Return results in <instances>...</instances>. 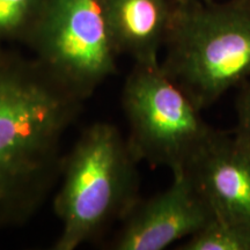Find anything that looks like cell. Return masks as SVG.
Masks as SVG:
<instances>
[{
	"instance_id": "1",
	"label": "cell",
	"mask_w": 250,
	"mask_h": 250,
	"mask_svg": "<svg viewBox=\"0 0 250 250\" xmlns=\"http://www.w3.org/2000/svg\"><path fill=\"white\" fill-rule=\"evenodd\" d=\"M83 102L35 57L0 48V232L29 223L57 187Z\"/></svg>"
},
{
	"instance_id": "2",
	"label": "cell",
	"mask_w": 250,
	"mask_h": 250,
	"mask_svg": "<svg viewBox=\"0 0 250 250\" xmlns=\"http://www.w3.org/2000/svg\"><path fill=\"white\" fill-rule=\"evenodd\" d=\"M139 161L114 124L88 125L66 153L54 211L62 230L55 250H76L122 221L139 201Z\"/></svg>"
},
{
	"instance_id": "3",
	"label": "cell",
	"mask_w": 250,
	"mask_h": 250,
	"mask_svg": "<svg viewBox=\"0 0 250 250\" xmlns=\"http://www.w3.org/2000/svg\"><path fill=\"white\" fill-rule=\"evenodd\" d=\"M160 65L199 109L250 79V0L176 5Z\"/></svg>"
},
{
	"instance_id": "4",
	"label": "cell",
	"mask_w": 250,
	"mask_h": 250,
	"mask_svg": "<svg viewBox=\"0 0 250 250\" xmlns=\"http://www.w3.org/2000/svg\"><path fill=\"white\" fill-rule=\"evenodd\" d=\"M121 101L129 126L127 144L139 164L182 171L215 132L160 61L134 62Z\"/></svg>"
},
{
	"instance_id": "5",
	"label": "cell",
	"mask_w": 250,
	"mask_h": 250,
	"mask_svg": "<svg viewBox=\"0 0 250 250\" xmlns=\"http://www.w3.org/2000/svg\"><path fill=\"white\" fill-rule=\"evenodd\" d=\"M24 43L83 101L116 73L118 54L98 0H44Z\"/></svg>"
},
{
	"instance_id": "6",
	"label": "cell",
	"mask_w": 250,
	"mask_h": 250,
	"mask_svg": "<svg viewBox=\"0 0 250 250\" xmlns=\"http://www.w3.org/2000/svg\"><path fill=\"white\" fill-rule=\"evenodd\" d=\"M171 184L140 198L121 221L110 243L115 250H162L188 239L214 218L210 205L186 171H175Z\"/></svg>"
},
{
	"instance_id": "7",
	"label": "cell",
	"mask_w": 250,
	"mask_h": 250,
	"mask_svg": "<svg viewBox=\"0 0 250 250\" xmlns=\"http://www.w3.org/2000/svg\"><path fill=\"white\" fill-rule=\"evenodd\" d=\"M183 171L215 218L250 228V145L241 137L215 130Z\"/></svg>"
},
{
	"instance_id": "8",
	"label": "cell",
	"mask_w": 250,
	"mask_h": 250,
	"mask_svg": "<svg viewBox=\"0 0 250 250\" xmlns=\"http://www.w3.org/2000/svg\"><path fill=\"white\" fill-rule=\"evenodd\" d=\"M118 56L159 62L173 20L174 0H98Z\"/></svg>"
},
{
	"instance_id": "9",
	"label": "cell",
	"mask_w": 250,
	"mask_h": 250,
	"mask_svg": "<svg viewBox=\"0 0 250 250\" xmlns=\"http://www.w3.org/2000/svg\"><path fill=\"white\" fill-rule=\"evenodd\" d=\"M177 249L250 250V228L214 217Z\"/></svg>"
},
{
	"instance_id": "10",
	"label": "cell",
	"mask_w": 250,
	"mask_h": 250,
	"mask_svg": "<svg viewBox=\"0 0 250 250\" xmlns=\"http://www.w3.org/2000/svg\"><path fill=\"white\" fill-rule=\"evenodd\" d=\"M44 0H0V43L26 42Z\"/></svg>"
},
{
	"instance_id": "11",
	"label": "cell",
	"mask_w": 250,
	"mask_h": 250,
	"mask_svg": "<svg viewBox=\"0 0 250 250\" xmlns=\"http://www.w3.org/2000/svg\"><path fill=\"white\" fill-rule=\"evenodd\" d=\"M236 129L237 136L250 145V79L241 85L236 99Z\"/></svg>"
},
{
	"instance_id": "12",
	"label": "cell",
	"mask_w": 250,
	"mask_h": 250,
	"mask_svg": "<svg viewBox=\"0 0 250 250\" xmlns=\"http://www.w3.org/2000/svg\"><path fill=\"white\" fill-rule=\"evenodd\" d=\"M176 5H186L192 4V2H203V1H210V0H174Z\"/></svg>"
}]
</instances>
